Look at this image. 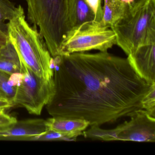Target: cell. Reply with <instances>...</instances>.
<instances>
[{"label":"cell","mask_w":155,"mask_h":155,"mask_svg":"<svg viewBox=\"0 0 155 155\" xmlns=\"http://www.w3.org/2000/svg\"><path fill=\"white\" fill-rule=\"evenodd\" d=\"M8 40V34L4 31L0 29V50L7 44Z\"/></svg>","instance_id":"cell-20"},{"label":"cell","mask_w":155,"mask_h":155,"mask_svg":"<svg viewBox=\"0 0 155 155\" xmlns=\"http://www.w3.org/2000/svg\"><path fill=\"white\" fill-rule=\"evenodd\" d=\"M53 58L55 92L47 105L52 117L81 119L100 126L142 109L141 100L150 85L127 58L107 51Z\"/></svg>","instance_id":"cell-1"},{"label":"cell","mask_w":155,"mask_h":155,"mask_svg":"<svg viewBox=\"0 0 155 155\" xmlns=\"http://www.w3.org/2000/svg\"><path fill=\"white\" fill-rule=\"evenodd\" d=\"M70 0H27L29 20L39 29L52 58L71 31Z\"/></svg>","instance_id":"cell-3"},{"label":"cell","mask_w":155,"mask_h":155,"mask_svg":"<svg viewBox=\"0 0 155 155\" xmlns=\"http://www.w3.org/2000/svg\"><path fill=\"white\" fill-rule=\"evenodd\" d=\"M86 1L95 13L96 21H101L103 16L101 0H86Z\"/></svg>","instance_id":"cell-19"},{"label":"cell","mask_w":155,"mask_h":155,"mask_svg":"<svg viewBox=\"0 0 155 155\" xmlns=\"http://www.w3.org/2000/svg\"><path fill=\"white\" fill-rule=\"evenodd\" d=\"M23 14L24 9L21 5L17 6L10 0H0V29L3 31L4 27L7 28L6 21Z\"/></svg>","instance_id":"cell-14"},{"label":"cell","mask_w":155,"mask_h":155,"mask_svg":"<svg viewBox=\"0 0 155 155\" xmlns=\"http://www.w3.org/2000/svg\"><path fill=\"white\" fill-rule=\"evenodd\" d=\"M5 109L0 108V130L9 127L17 121L16 118L5 113Z\"/></svg>","instance_id":"cell-18"},{"label":"cell","mask_w":155,"mask_h":155,"mask_svg":"<svg viewBox=\"0 0 155 155\" xmlns=\"http://www.w3.org/2000/svg\"><path fill=\"white\" fill-rule=\"evenodd\" d=\"M38 140H64L73 141L71 139L54 130H49L47 133L37 139Z\"/></svg>","instance_id":"cell-17"},{"label":"cell","mask_w":155,"mask_h":155,"mask_svg":"<svg viewBox=\"0 0 155 155\" xmlns=\"http://www.w3.org/2000/svg\"><path fill=\"white\" fill-rule=\"evenodd\" d=\"M0 71L10 75L23 72V65L9 38L6 45L0 50Z\"/></svg>","instance_id":"cell-12"},{"label":"cell","mask_w":155,"mask_h":155,"mask_svg":"<svg viewBox=\"0 0 155 155\" xmlns=\"http://www.w3.org/2000/svg\"><path fill=\"white\" fill-rule=\"evenodd\" d=\"M12 106L13 105L8 101L0 100V108L8 109L12 107Z\"/></svg>","instance_id":"cell-21"},{"label":"cell","mask_w":155,"mask_h":155,"mask_svg":"<svg viewBox=\"0 0 155 155\" xmlns=\"http://www.w3.org/2000/svg\"><path fill=\"white\" fill-rule=\"evenodd\" d=\"M117 43L128 56L143 44L155 40V0L130 8L111 27Z\"/></svg>","instance_id":"cell-4"},{"label":"cell","mask_w":155,"mask_h":155,"mask_svg":"<svg viewBox=\"0 0 155 155\" xmlns=\"http://www.w3.org/2000/svg\"><path fill=\"white\" fill-rule=\"evenodd\" d=\"M126 121L112 129H103L92 125L83 131L86 138L102 141H155V117L143 109L133 111Z\"/></svg>","instance_id":"cell-5"},{"label":"cell","mask_w":155,"mask_h":155,"mask_svg":"<svg viewBox=\"0 0 155 155\" xmlns=\"http://www.w3.org/2000/svg\"><path fill=\"white\" fill-rule=\"evenodd\" d=\"M147 1V0H134L135 5H134V7L133 8H135V7L139 6V5L143 4V3L146 2Z\"/></svg>","instance_id":"cell-22"},{"label":"cell","mask_w":155,"mask_h":155,"mask_svg":"<svg viewBox=\"0 0 155 155\" xmlns=\"http://www.w3.org/2000/svg\"><path fill=\"white\" fill-rule=\"evenodd\" d=\"M96 16L86 0H70L69 21L71 31L81 25L96 21Z\"/></svg>","instance_id":"cell-11"},{"label":"cell","mask_w":155,"mask_h":155,"mask_svg":"<svg viewBox=\"0 0 155 155\" xmlns=\"http://www.w3.org/2000/svg\"><path fill=\"white\" fill-rule=\"evenodd\" d=\"M50 130L46 120L41 119L17 121L0 130V140H37Z\"/></svg>","instance_id":"cell-9"},{"label":"cell","mask_w":155,"mask_h":155,"mask_svg":"<svg viewBox=\"0 0 155 155\" xmlns=\"http://www.w3.org/2000/svg\"><path fill=\"white\" fill-rule=\"evenodd\" d=\"M141 104L142 109L155 117V82L150 85L141 100Z\"/></svg>","instance_id":"cell-16"},{"label":"cell","mask_w":155,"mask_h":155,"mask_svg":"<svg viewBox=\"0 0 155 155\" xmlns=\"http://www.w3.org/2000/svg\"><path fill=\"white\" fill-rule=\"evenodd\" d=\"M126 9V4L121 0H104L101 22L111 28L123 16Z\"/></svg>","instance_id":"cell-13"},{"label":"cell","mask_w":155,"mask_h":155,"mask_svg":"<svg viewBox=\"0 0 155 155\" xmlns=\"http://www.w3.org/2000/svg\"><path fill=\"white\" fill-rule=\"evenodd\" d=\"M7 28L8 37L21 63L40 78L54 79L53 58L38 28L29 25L25 14L9 21Z\"/></svg>","instance_id":"cell-2"},{"label":"cell","mask_w":155,"mask_h":155,"mask_svg":"<svg viewBox=\"0 0 155 155\" xmlns=\"http://www.w3.org/2000/svg\"><path fill=\"white\" fill-rule=\"evenodd\" d=\"M26 1H27V0H26Z\"/></svg>","instance_id":"cell-24"},{"label":"cell","mask_w":155,"mask_h":155,"mask_svg":"<svg viewBox=\"0 0 155 155\" xmlns=\"http://www.w3.org/2000/svg\"><path fill=\"white\" fill-rule=\"evenodd\" d=\"M11 75L6 72L0 71V91L13 106L17 87L9 85L8 81Z\"/></svg>","instance_id":"cell-15"},{"label":"cell","mask_w":155,"mask_h":155,"mask_svg":"<svg viewBox=\"0 0 155 155\" xmlns=\"http://www.w3.org/2000/svg\"><path fill=\"white\" fill-rule=\"evenodd\" d=\"M116 43V35L111 28L94 21L70 31L61 45L59 56L92 50L105 52Z\"/></svg>","instance_id":"cell-6"},{"label":"cell","mask_w":155,"mask_h":155,"mask_svg":"<svg viewBox=\"0 0 155 155\" xmlns=\"http://www.w3.org/2000/svg\"><path fill=\"white\" fill-rule=\"evenodd\" d=\"M46 122L49 130L59 132L73 141L83 135V131L90 125L85 120L63 117H53L47 120Z\"/></svg>","instance_id":"cell-10"},{"label":"cell","mask_w":155,"mask_h":155,"mask_svg":"<svg viewBox=\"0 0 155 155\" xmlns=\"http://www.w3.org/2000/svg\"><path fill=\"white\" fill-rule=\"evenodd\" d=\"M17 85L14 106L25 108L30 114L39 115L55 92L54 79L37 76L25 65Z\"/></svg>","instance_id":"cell-7"},{"label":"cell","mask_w":155,"mask_h":155,"mask_svg":"<svg viewBox=\"0 0 155 155\" xmlns=\"http://www.w3.org/2000/svg\"><path fill=\"white\" fill-rule=\"evenodd\" d=\"M4 96H3V94L2 93V92L0 91V100H7L5 98V97H4Z\"/></svg>","instance_id":"cell-23"},{"label":"cell","mask_w":155,"mask_h":155,"mask_svg":"<svg viewBox=\"0 0 155 155\" xmlns=\"http://www.w3.org/2000/svg\"><path fill=\"white\" fill-rule=\"evenodd\" d=\"M127 58L141 78L150 85L155 82V40L138 47Z\"/></svg>","instance_id":"cell-8"}]
</instances>
